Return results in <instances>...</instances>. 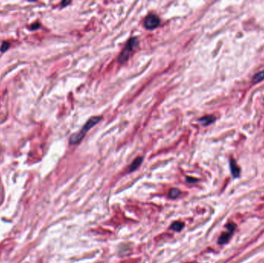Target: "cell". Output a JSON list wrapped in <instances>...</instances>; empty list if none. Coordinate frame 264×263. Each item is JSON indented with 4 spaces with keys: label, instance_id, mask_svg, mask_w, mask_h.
Instances as JSON below:
<instances>
[{
    "label": "cell",
    "instance_id": "3",
    "mask_svg": "<svg viewBox=\"0 0 264 263\" xmlns=\"http://www.w3.org/2000/svg\"><path fill=\"white\" fill-rule=\"evenodd\" d=\"M160 22H161V20L159 17L156 15L151 13L148 16H146L144 19V26L148 29H154L159 25Z\"/></svg>",
    "mask_w": 264,
    "mask_h": 263
},
{
    "label": "cell",
    "instance_id": "6",
    "mask_svg": "<svg viewBox=\"0 0 264 263\" xmlns=\"http://www.w3.org/2000/svg\"><path fill=\"white\" fill-rule=\"evenodd\" d=\"M142 161H143L142 157H137V158L132 162V164L129 166V168H128V171H135V170H136L137 168L140 166V164H141Z\"/></svg>",
    "mask_w": 264,
    "mask_h": 263
},
{
    "label": "cell",
    "instance_id": "13",
    "mask_svg": "<svg viewBox=\"0 0 264 263\" xmlns=\"http://www.w3.org/2000/svg\"><path fill=\"white\" fill-rule=\"evenodd\" d=\"M70 2H63L61 3V5L63 6H65L66 5H67V4H70Z\"/></svg>",
    "mask_w": 264,
    "mask_h": 263
},
{
    "label": "cell",
    "instance_id": "10",
    "mask_svg": "<svg viewBox=\"0 0 264 263\" xmlns=\"http://www.w3.org/2000/svg\"><path fill=\"white\" fill-rule=\"evenodd\" d=\"M180 195L181 191L178 188H171L169 191V197L171 198H177Z\"/></svg>",
    "mask_w": 264,
    "mask_h": 263
},
{
    "label": "cell",
    "instance_id": "12",
    "mask_svg": "<svg viewBox=\"0 0 264 263\" xmlns=\"http://www.w3.org/2000/svg\"><path fill=\"white\" fill-rule=\"evenodd\" d=\"M40 27V24L39 23V22H36V23L33 24V25H31L30 29H31V30H36V29H39Z\"/></svg>",
    "mask_w": 264,
    "mask_h": 263
},
{
    "label": "cell",
    "instance_id": "9",
    "mask_svg": "<svg viewBox=\"0 0 264 263\" xmlns=\"http://www.w3.org/2000/svg\"><path fill=\"white\" fill-rule=\"evenodd\" d=\"M263 79H264V70H262V71L256 73V74L253 76V81L254 83H258L262 81Z\"/></svg>",
    "mask_w": 264,
    "mask_h": 263
},
{
    "label": "cell",
    "instance_id": "11",
    "mask_svg": "<svg viewBox=\"0 0 264 263\" xmlns=\"http://www.w3.org/2000/svg\"><path fill=\"white\" fill-rule=\"evenodd\" d=\"M10 47V43H8V42H5V43H2V46H1V49H0V51L1 52H5V51H6L7 49H8V48Z\"/></svg>",
    "mask_w": 264,
    "mask_h": 263
},
{
    "label": "cell",
    "instance_id": "8",
    "mask_svg": "<svg viewBox=\"0 0 264 263\" xmlns=\"http://www.w3.org/2000/svg\"><path fill=\"white\" fill-rule=\"evenodd\" d=\"M184 224L180 222H175L174 223L171 224V229L174 230L175 231H179L183 228Z\"/></svg>",
    "mask_w": 264,
    "mask_h": 263
},
{
    "label": "cell",
    "instance_id": "1",
    "mask_svg": "<svg viewBox=\"0 0 264 263\" xmlns=\"http://www.w3.org/2000/svg\"><path fill=\"white\" fill-rule=\"evenodd\" d=\"M102 119L101 117H92L85 124H84V127L79 131L78 133H74L72 135L70 138V144H77L84 137L87 132L90 130V128L96 125L100 120Z\"/></svg>",
    "mask_w": 264,
    "mask_h": 263
},
{
    "label": "cell",
    "instance_id": "2",
    "mask_svg": "<svg viewBox=\"0 0 264 263\" xmlns=\"http://www.w3.org/2000/svg\"><path fill=\"white\" fill-rule=\"evenodd\" d=\"M138 44H139V40L137 37H132V38L130 39L128 42H127V44L125 46V47L124 48V49L122 50V52H120V55L118 56V62L120 64H124V62H126L128 59L131 56V52H133L137 47H138Z\"/></svg>",
    "mask_w": 264,
    "mask_h": 263
},
{
    "label": "cell",
    "instance_id": "4",
    "mask_svg": "<svg viewBox=\"0 0 264 263\" xmlns=\"http://www.w3.org/2000/svg\"><path fill=\"white\" fill-rule=\"evenodd\" d=\"M228 231L226 232H224L223 235L220 236L218 242L219 245H223L226 244L228 241L229 240L230 237L232 236V235L233 234L235 231V228H236V225L235 224H229L226 226Z\"/></svg>",
    "mask_w": 264,
    "mask_h": 263
},
{
    "label": "cell",
    "instance_id": "7",
    "mask_svg": "<svg viewBox=\"0 0 264 263\" xmlns=\"http://www.w3.org/2000/svg\"><path fill=\"white\" fill-rule=\"evenodd\" d=\"M215 120V118L212 115L209 116H206V117H203V118L199 120V122L201 123L203 125H209V124H212V122H214Z\"/></svg>",
    "mask_w": 264,
    "mask_h": 263
},
{
    "label": "cell",
    "instance_id": "5",
    "mask_svg": "<svg viewBox=\"0 0 264 263\" xmlns=\"http://www.w3.org/2000/svg\"><path fill=\"white\" fill-rule=\"evenodd\" d=\"M230 168H231V171H232V174H233V177H235V178H237V177H239V173H240V170H239V168L238 167V165L236 164V161L233 160H231L230 161Z\"/></svg>",
    "mask_w": 264,
    "mask_h": 263
}]
</instances>
